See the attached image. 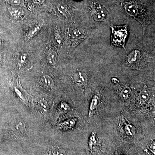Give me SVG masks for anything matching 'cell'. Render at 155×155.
Listing matches in <instances>:
<instances>
[{
  "label": "cell",
  "instance_id": "18",
  "mask_svg": "<svg viewBox=\"0 0 155 155\" xmlns=\"http://www.w3.org/2000/svg\"><path fill=\"white\" fill-rule=\"evenodd\" d=\"M96 142V134L95 132H92L88 142L89 148L91 150L93 149L95 146Z\"/></svg>",
  "mask_w": 155,
  "mask_h": 155
},
{
  "label": "cell",
  "instance_id": "1",
  "mask_svg": "<svg viewBox=\"0 0 155 155\" xmlns=\"http://www.w3.org/2000/svg\"><path fill=\"white\" fill-rule=\"evenodd\" d=\"M112 29L111 44L117 47L123 48L125 50V41L128 35L127 25L120 26H110Z\"/></svg>",
  "mask_w": 155,
  "mask_h": 155
},
{
  "label": "cell",
  "instance_id": "17",
  "mask_svg": "<svg viewBox=\"0 0 155 155\" xmlns=\"http://www.w3.org/2000/svg\"><path fill=\"white\" fill-rule=\"evenodd\" d=\"M57 8H58L59 13L61 15L66 17L68 16L69 12H68V8H67V6L65 4H63V3L59 4L58 5V7H57Z\"/></svg>",
  "mask_w": 155,
  "mask_h": 155
},
{
  "label": "cell",
  "instance_id": "15",
  "mask_svg": "<svg viewBox=\"0 0 155 155\" xmlns=\"http://www.w3.org/2000/svg\"><path fill=\"white\" fill-rule=\"evenodd\" d=\"M42 81L45 86H46L48 88H52L54 86V82L52 78L47 75L43 76Z\"/></svg>",
  "mask_w": 155,
  "mask_h": 155
},
{
  "label": "cell",
  "instance_id": "10",
  "mask_svg": "<svg viewBox=\"0 0 155 155\" xmlns=\"http://www.w3.org/2000/svg\"><path fill=\"white\" fill-rule=\"evenodd\" d=\"M139 97L141 103L147 102L150 97V94L147 89L144 88L142 90L139 94Z\"/></svg>",
  "mask_w": 155,
  "mask_h": 155
},
{
  "label": "cell",
  "instance_id": "19",
  "mask_svg": "<svg viewBox=\"0 0 155 155\" xmlns=\"http://www.w3.org/2000/svg\"><path fill=\"white\" fill-rule=\"evenodd\" d=\"M54 41L56 45L57 46H61L62 43V39L61 35L58 31H55L54 34Z\"/></svg>",
  "mask_w": 155,
  "mask_h": 155
},
{
  "label": "cell",
  "instance_id": "22",
  "mask_svg": "<svg viewBox=\"0 0 155 155\" xmlns=\"http://www.w3.org/2000/svg\"><path fill=\"white\" fill-rule=\"evenodd\" d=\"M60 108L62 110L67 112L70 109V107L68 104L66 103H61V106H60Z\"/></svg>",
  "mask_w": 155,
  "mask_h": 155
},
{
  "label": "cell",
  "instance_id": "21",
  "mask_svg": "<svg viewBox=\"0 0 155 155\" xmlns=\"http://www.w3.org/2000/svg\"><path fill=\"white\" fill-rule=\"evenodd\" d=\"M9 5L12 6H19L21 3V0H6Z\"/></svg>",
  "mask_w": 155,
  "mask_h": 155
},
{
  "label": "cell",
  "instance_id": "13",
  "mask_svg": "<svg viewBox=\"0 0 155 155\" xmlns=\"http://www.w3.org/2000/svg\"><path fill=\"white\" fill-rule=\"evenodd\" d=\"M124 131L126 135L129 137H132L135 135L136 129L134 125L130 124H127L124 127Z\"/></svg>",
  "mask_w": 155,
  "mask_h": 155
},
{
  "label": "cell",
  "instance_id": "11",
  "mask_svg": "<svg viewBox=\"0 0 155 155\" xmlns=\"http://www.w3.org/2000/svg\"><path fill=\"white\" fill-rule=\"evenodd\" d=\"M49 155H67L64 150L61 149L58 147H51L48 150Z\"/></svg>",
  "mask_w": 155,
  "mask_h": 155
},
{
  "label": "cell",
  "instance_id": "24",
  "mask_svg": "<svg viewBox=\"0 0 155 155\" xmlns=\"http://www.w3.org/2000/svg\"><path fill=\"white\" fill-rule=\"evenodd\" d=\"M149 149L150 151L152 153L155 155V142H153L152 143H151L149 147Z\"/></svg>",
  "mask_w": 155,
  "mask_h": 155
},
{
  "label": "cell",
  "instance_id": "8",
  "mask_svg": "<svg viewBox=\"0 0 155 155\" xmlns=\"http://www.w3.org/2000/svg\"><path fill=\"white\" fill-rule=\"evenodd\" d=\"M10 15L14 19H19L22 18L24 15V11L20 8L17 7H11L8 8Z\"/></svg>",
  "mask_w": 155,
  "mask_h": 155
},
{
  "label": "cell",
  "instance_id": "26",
  "mask_svg": "<svg viewBox=\"0 0 155 155\" xmlns=\"http://www.w3.org/2000/svg\"><path fill=\"white\" fill-rule=\"evenodd\" d=\"M112 81H113V83L114 84L119 83V81L118 80V79H117V78H112Z\"/></svg>",
  "mask_w": 155,
  "mask_h": 155
},
{
  "label": "cell",
  "instance_id": "5",
  "mask_svg": "<svg viewBox=\"0 0 155 155\" xmlns=\"http://www.w3.org/2000/svg\"><path fill=\"white\" fill-rule=\"evenodd\" d=\"M87 37L85 31L82 28H76L70 31V39L73 46H76L85 39Z\"/></svg>",
  "mask_w": 155,
  "mask_h": 155
},
{
  "label": "cell",
  "instance_id": "7",
  "mask_svg": "<svg viewBox=\"0 0 155 155\" xmlns=\"http://www.w3.org/2000/svg\"><path fill=\"white\" fill-rule=\"evenodd\" d=\"M99 102V97L97 95H94L92 98L90 104L88 112L89 117H91L94 114L97 108Z\"/></svg>",
  "mask_w": 155,
  "mask_h": 155
},
{
  "label": "cell",
  "instance_id": "16",
  "mask_svg": "<svg viewBox=\"0 0 155 155\" xmlns=\"http://www.w3.org/2000/svg\"><path fill=\"white\" fill-rule=\"evenodd\" d=\"M41 26L38 25H35V26L31 29L28 31L27 35V38L28 39H31L33 38L41 30Z\"/></svg>",
  "mask_w": 155,
  "mask_h": 155
},
{
  "label": "cell",
  "instance_id": "25",
  "mask_svg": "<svg viewBox=\"0 0 155 155\" xmlns=\"http://www.w3.org/2000/svg\"><path fill=\"white\" fill-rule=\"evenodd\" d=\"M26 55H22V56H21V58H20V61H21V63H22V64L25 62V60H26Z\"/></svg>",
  "mask_w": 155,
  "mask_h": 155
},
{
  "label": "cell",
  "instance_id": "2",
  "mask_svg": "<svg viewBox=\"0 0 155 155\" xmlns=\"http://www.w3.org/2000/svg\"><path fill=\"white\" fill-rule=\"evenodd\" d=\"M90 11L92 18L96 22H105L108 19V12L102 6L96 2H92Z\"/></svg>",
  "mask_w": 155,
  "mask_h": 155
},
{
  "label": "cell",
  "instance_id": "14",
  "mask_svg": "<svg viewBox=\"0 0 155 155\" xmlns=\"http://www.w3.org/2000/svg\"><path fill=\"white\" fill-rule=\"evenodd\" d=\"M76 120L75 119H69L60 125V127L63 129H68L73 127L76 123Z\"/></svg>",
  "mask_w": 155,
  "mask_h": 155
},
{
  "label": "cell",
  "instance_id": "12",
  "mask_svg": "<svg viewBox=\"0 0 155 155\" xmlns=\"http://www.w3.org/2000/svg\"><path fill=\"white\" fill-rule=\"evenodd\" d=\"M131 90L130 87L125 86L120 91V96L123 100H127L130 97Z\"/></svg>",
  "mask_w": 155,
  "mask_h": 155
},
{
  "label": "cell",
  "instance_id": "9",
  "mask_svg": "<svg viewBox=\"0 0 155 155\" xmlns=\"http://www.w3.org/2000/svg\"><path fill=\"white\" fill-rule=\"evenodd\" d=\"M47 60L49 64L51 66H54L57 64L58 61V55L54 50H50L48 52Z\"/></svg>",
  "mask_w": 155,
  "mask_h": 155
},
{
  "label": "cell",
  "instance_id": "28",
  "mask_svg": "<svg viewBox=\"0 0 155 155\" xmlns=\"http://www.w3.org/2000/svg\"><path fill=\"white\" fill-rule=\"evenodd\" d=\"M2 61V53H1V51H0V64H1V62Z\"/></svg>",
  "mask_w": 155,
  "mask_h": 155
},
{
  "label": "cell",
  "instance_id": "6",
  "mask_svg": "<svg viewBox=\"0 0 155 155\" xmlns=\"http://www.w3.org/2000/svg\"><path fill=\"white\" fill-rule=\"evenodd\" d=\"M72 77L74 82L78 85H85L87 82V76L84 73L80 71L75 72Z\"/></svg>",
  "mask_w": 155,
  "mask_h": 155
},
{
  "label": "cell",
  "instance_id": "27",
  "mask_svg": "<svg viewBox=\"0 0 155 155\" xmlns=\"http://www.w3.org/2000/svg\"><path fill=\"white\" fill-rule=\"evenodd\" d=\"M36 2L40 4V5H42L44 3L45 0H35Z\"/></svg>",
  "mask_w": 155,
  "mask_h": 155
},
{
  "label": "cell",
  "instance_id": "4",
  "mask_svg": "<svg viewBox=\"0 0 155 155\" xmlns=\"http://www.w3.org/2000/svg\"><path fill=\"white\" fill-rule=\"evenodd\" d=\"M126 13L130 17H133L140 22L143 28V33H144L146 29L147 25L143 21V19L142 17L141 13L138 6L134 2H128L125 3L124 5Z\"/></svg>",
  "mask_w": 155,
  "mask_h": 155
},
{
  "label": "cell",
  "instance_id": "23",
  "mask_svg": "<svg viewBox=\"0 0 155 155\" xmlns=\"http://www.w3.org/2000/svg\"><path fill=\"white\" fill-rule=\"evenodd\" d=\"M15 127L17 130L22 131V130H24V128H25V125L24 124H22V122H19V124L15 126Z\"/></svg>",
  "mask_w": 155,
  "mask_h": 155
},
{
  "label": "cell",
  "instance_id": "3",
  "mask_svg": "<svg viewBox=\"0 0 155 155\" xmlns=\"http://www.w3.org/2000/svg\"><path fill=\"white\" fill-rule=\"evenodd\" d=\"M147 54L140 50H135L132 51L127 57V63L130 66H138L146 63V59H148Z\"/></svg>",
  "mask_w": 155,
  "mask_h": 155
},
{
  "label": "cell",
  "instance_id": "20",
  "mask_svg": "<svg viewBox=\"0 0 155 155\" xmlns=\"http://www.w3.org/2000/svg\"><path fill=\"white\" fill-rule=\"evenodd\" d=\"M39 107L42 111L43 113H46L47 111L48 106L46 102L43 100H40L38 103Z\"/></svg>",
  "mask_w": 155,
  "mask_h": 155
}]
</instances>
